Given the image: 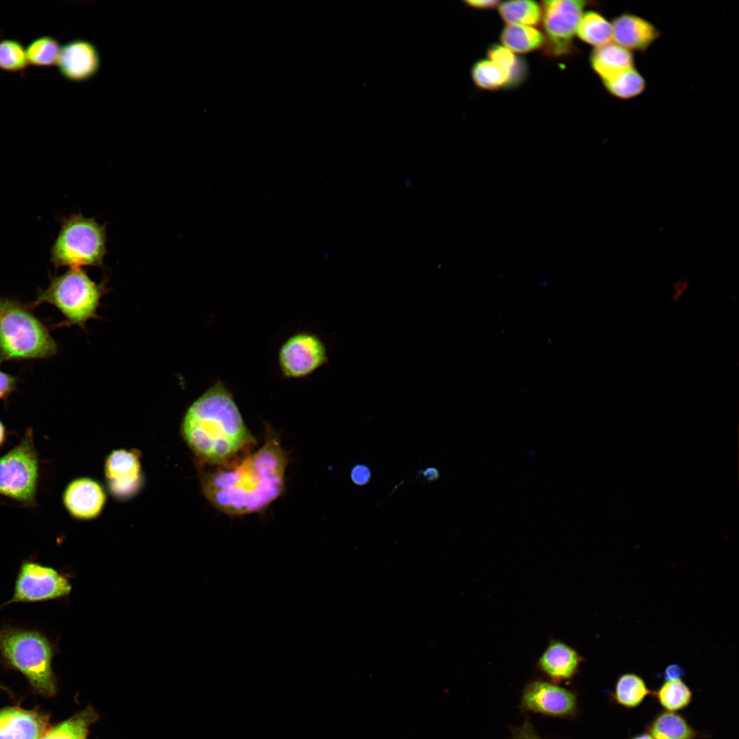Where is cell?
<instances>
[{"mask_svg": "<svg viewBox=\"0 0 739 739\" xmlns=\"http://www.w3.org/2000/svg\"><path fill=\"white\" fill-rule=\"evenodd\" d=\"M582 657L571 647L558 640L552 641L538 661V667L552 682L569 681L578 673Z\"/></svg>", "mask_w": 739, "mask_h": 739, "instance_id": "e0dca14e", "label": "cell"}, {"mask_svg": "<svg viewBox=\"0 0 739 739\" xmlns=\"http://www.w3.org/2000/svg\"><path fill=\"white\" fill-rule=\"evenodd\" d=\"M690 286V281L687 278L677 280L673 285V292L671 299L673 302H678L684 296Z\"/></svg>", "mask_w": 739, "mask_h": 739, "instance_id": "836d02e7", "label": "cell"}, {"mask_svg": "<svg viewBox=\"0 0 739 739\" xmlns=\"http://www.w3.org/2000/svg\"><path fill=\"white\" fill-rule=\"evenodd\" d=\"M418 476H422L426 482H432L439 478L440 474L437 468L428 467L420 470L418 473Z\"/></svg>", "mask_w": 739, "mask_h": 739, "instance_id": "8d00e7d4", "label": "cell"}, {"mask_svg": "<svg viewBox=\"0 0 739 739\" xmlns=\"http://www.w3.org/2000/svg\"><path fill=\"white\" fill-rule=\"evenodd\" d=\"M104 474L109 493L120 501L134 497L144 486L140 454L136 450H112L105 458Z\"/></svg>", "mask_w": 739, "mask_h": 739, "instance_id": "8fae6325", "label": "cell"}, {"mask_svg": "<svg viewBox=\"0 0 739 739\" xmlns=\"http://www.w3.org/2000/svg\"><path fill=\"white\" fill-rule=\"evenodd\" d=\"M576 34L582 41L597 48L611 42V21L600 12L589 10L583 14Z\"/></svg>", "mask_w": 739, "mask_h": 739, "instance_id": "603a6c76", "label": "cell"}, {"mask_svg": "<svg viewBox=\"0 0 739 739\" xmlns=\"http://www.w3.org/2000/svg\"><path fill=\"white\" fill-rule=\"evenodd\" d=\"M502 18L508 24L536 25L541 21V7L534 1H510L498 5Z\"/></svg>", "mask_w": 739, "mask_h": 739, "instance_id": "4316f807", "label": "cell"}, {"mask_svg": "<svg viewBox=\"0 0 739 739\" xmlns=\"http://www.w3.org/2000/svg\"><path fill=\"white\" fill-rule=\"evenodd\" d=\"M630 739H653V737L647 731L638 734L630 738Z\"/></svg>", "mask_w": 739, "mask_h": 739, "instance_id": "74e56055", "label": "cell"}, {"mask_svg": "<svg viewBox=\"0 0 739 739\" xmlns=\"http://www.w3.org/2000/svg\"><path fill=\"white\" fill-rule=\"evenodd\" d=\"M98 718L91 707L48 729L41 739H86L89 727Z\"/></svg>", "mask_w": 739, "mask_h": 739, "instance_id": "cb8c5ba5", "label": "cell"}, {"mask_svg": "<svg viewBox=\"0 0 739 739\" xmlns=\"http://www.w3.org/2000/svg\"><path fill=\"white\" fill-rule=\"evenodd\" d=\"M54 645L36 630L5 626L0 630V656L9 666L21 673L40 694L56 691L52 669Z\"/></svg>", "mask_w": 739, "mask_h": 739, "instance_id": "3957f363", "label": "cell"}, {"mask_svg": "<svg viewBox=\"0 0 739 739\" xmlns=\"http://www.w3.org/2000/svg\"><path fill=\"white\" fill-rule=\"evenodd\" d=\"M513 739H541L536 734L530 722L526 721L515 730Z\"/></svg>", "mask_w": 739, "mask_h": 739, "instance_id": "d6a6232c", "label": "cell"}, {"mask_svg": "<svg viewBox=\"0 0 739 739\" xmlns=\"http://www.w3.org/2000/svg\"><path fill=\"white\" fill-rule=\"evenodd\" d=\"M685 674L683 667L679 664H673L668 666L664 671L665 681L681 679Z\"/></svg>", "mask_w": 739, "mask_h": 739, "instance_id": "e575fe53", "label": "cell"}, {"mask_svg": "<svg viewBox=\"0 0 739 739\" xmlns=\"http://www.w3.org/2000/svg\"><path fill=\"white\" fill-rule=\"evenodd\" d=\"M67 578L40 563L23 561L16 578L12 598L0 608L13 603H34L64 597L71 591Z\"/></svg>", "mask_w": 739, "mask_h": 739, "instance_id": "9c48e42d", "label": "cell"}, {"mask_svg": "<svg viewBox=\"0 0 739 739\" xmlns=\"http://www.w3.org/2000/svg\"><path fill=\"white\" fill-rule=\"evenodd\" d=\"M185 443L198 460L209 465L233 461L255 444L233 395L218 380L187 409L181 425Z\"/></svg>", "mask_w": 739, "mask_h": 739, "instance_id": "7a4b0ae2", "label": "cell"}, {"mask_svg": "<svg viewBox=\"0 0 739 739\" xmlns=\"http://www.w3.org/2000/svg\"><path fill=\"white\" fill-rule=\"evenodd\" d=\"M29 65L26 49L18 40H0V69L6 72L18 73L25 70Z\"/></svg>", "mask_w": 739, "mask_h": 739, "instance_id": "f546056e", "label": "cell"}, {"mask_svg": "<svg viewBox=\"0 0 739 739\" xmlns=\"http://www.w3.org/2000/svg\"><path fill=\"white\" fill-rule=\"evenodd\" d=\"M463 3L467 7L474 8V9H478V10L492 9V8H494L495 7H498V5L500 3V2L499 1H495V0H491V1H489V0H487V1H484V0H482V1H478V0H477V1H471V0H468V1H463Z\"/></svg>", "mask_w": 739, "mask_h": 739, "instance_id": "d590c367", "label": "cell"}, {"mask_svg": "<svg viewBox=\"0 0 739 739\" xmlns=\"http://www.w3.org/2000/svg\"><path fill=\"white\" fill-rule=\"evenodd\" d=\"M471 77L480 89L495 90L509 86L508 74L489 59L478 60L473 64Z\"/></svg>", "mask_w": 739, "mask_h": 739, "instance_id": "83f0119b", "label": "cell"}, {"mask_svg": "<svg viewBox=\"0 0 739 739\" xmlns=\"http://www.w3.org/2000/svg\"><path fill=\"white\" fill-rule=\"evenodd\" d=\"M38 478V453L28 428L20 442L0 458V495L34 506Z\"/></svg>", "mask_w": 739, "mask_h": 739, "instance_id": "52a82bcc", "label": "cell"}, {"mask_svg": "<svg viewBox=\"0 0 739 739\" xmlns=\"http://www.w3.org/2000/svg\"><path fill=\"white\" fill-rule=\"evenodd\" d=\"M651 695L666 711L670 712L685 709L693 697L692 691L682 679L665 681Z\"/></svg>", "mask_w": 739, "mask_h": 739, "instance_id": "484cf974", "label": "cell"}, {"mask_svg": "<svg viewBox=\"0 0 739 739\" xmlns=\"http://www.w3.org/2000/svg\"><path fill=\"white\" fill-rule=\"evenodd\" d=\"M57 345L48 329L22 303L0 298V356L5 360L51 356Z\"/></svg>", "mask_w": 739, "mask_h": 739, "instance_id": "277c9868", "label": "cell"}, {"mask_svg": "<svg viewBox=\"0 0 739 739\" xmlns=\"http://www.w3.org/2000/svg\"><path fill=\"white\" fill-rule=\"evenodd\" d=\"M651 693L642 677L627 673L619 677L611 697L616 704L626 709H633L639 706Z\"/></svg>", "mask_w": 739, "mask_h": 739, "instance_id": "44dd1931", "label": "cell"}, {"mask_svg": "<svg viewBox=\"0 0 739 739\" xmlns=\"http://www.w3.org/2000/svg\"><path fill=\"white\" fill-rule=\"evenodd\" d=\"M268 430L265 443L256 452L202 472L205 497L223 513L237 516L261 512L283 493L287 459L278 437Z\"/></svg>", "mask_w": 739, "mask_h": 739, "instance_id": "6da1fadb", "label": "cell"}, {"mask_svg": "<svg viewBox=\"0 0 739 739\" xmlns=\"http://www.w3.org/2000/svg\"><path fill=\"white\" fill-rule=\"evenodd\" d=\"M61 48L58 41L51 36L38 37L25 49L28 63L37 67L54 66L57 63Z\"/></svg>", "mask_w": 739, "mask_h": 739, "instance_id": "f1b7e54d", "label": "cell"}, {"mask_svg": "<svg viewBox=\"0 0 739 739\" xmlns=\"http://www.w3.org/2000/svg\"><path fill=\"white\" fill-rule=\"evenodd\" d=\"M612 40L629 51L645 53L660 36L657 26L645 18L625 12L611 21Z\"/></svg>", "mask_w": 739, "mask_h": 739, "instance_id": "9a60e30c", "label": "cell"}, {"mask_svg": "<svg viewBox=\"0 0 739 739\" xmlns=\"http://www.w3.org/2000/svg\"><path fill=\"white\" fill-rule=\"evenodd\" d=\"M653 739H696L701 733L680 713L661 711L646 726Z\"/></svg>", "mask_w": 739, "mask_h": 739, "instance_id": "d6986e66", "label": "cell"}, {"mask_svg": "<svg viewBox=\"0 0 739 739\" xmlns=\"http://www.w3.org/2000/svg\"><path fill=\"white\" fill-rule=\"evenodd\" d=\"M372 478L370 468L363 463L354 465L350 470V480L357 486H364L370 482Z\"/></svg>", "mask_w": 739, "mask_h": 739, "instance_id": "4dcf8cb0", "label": "cell"}, {"mask_svg": "<svg viewBox=\"0 0 739 739\" xmlns=\"http://www.w3.org/2000/svg\"><path fill=\"white\" fill-rule=\"evenodd\" d=\"M634 60L633 53L614 42L594 48L589 58L592 70L601 81L635 66Z\"/></svg>", "mask_w": 739, "mask_h": 739, "instance_id": "ac0fdd59", "label": "cell"}, {"mask_svg": "<svg viewBox=\"0 0 739 739\" xmlns=\"http://www.w3.org/2000/svg\"><path fill=\"white\" fill-rule=\"evenodd\" d=\"M5 439V430L2 422L0 421V447L3 444Z\"/></svg>", "mask_w": 739, "mask_h": 739, "instance_id": "f35d334b", "label": "cell"}, {"mask_svg": "<svg viewBox=\"0 0 739 739\" xmlns=\"http://www.w3.org/2000/svg\"><path fill=\"white\" fill-rule=\"evenodd\" d=\"M601 82L610 95L620 100L634 99L647 89V81L636 66L625 70Z\"/></svg>", "mask_w": 739, "mask_h": 739, "instance_id": "7402d4cb", "label": "cell"}, {"mask_svg": "<svg viewBox=\"0 0 739 739\" xmlns=\"http://www.w3.org/2000/svg\"><path fill=\"white\" fill-rule=\"evenodd\" d=\"M278 361L283 376L303 378L327 362L326 348L317 335L307 331L297 333L282 344Z\"/></svg>", "mask_w": 739, "mask_h": 739, "instance_id": "30bf717a", "label": "cell"}, {"mask_svg": "<svg viewBox=\"0 0 739 739\" xmlns=\"http://www.w3.org/2000/svg\"><path fill=\"white\" fill-rule=\"evenodd\" d=\"M504 47L517 53H528L544 47L545 38L537 29L528 25L508 24L500 34Z\"/></svg>", "mask_w": 739, "mask_h": 739, "instance_id": "ffe728a7", "label": "cell"}, {"mask_svg": "<svg viewBox=\"0 0 739 739\" xmlns=\"http://www.w3.org/2000/svg\"><path fill=\"white\" fill-rule=\"evenodd\" d=\"M57 65L62 77L70 81L82 82L98 73L101 57L94 44L75 39L62 47Z\"/></svg>", "mask_w": 739, "mask_h": 739, "instance_id": "5bb4252c", "label": "cell"}, {"mask_svg": "<svg viewBox=\"0 0 739 739\" xmlns=\"http://www.w3.org/2000/svg\"><path fill=\"white\" fill-rule=\"evenodd\" d=\"M42 712L17 706L0 708V739H41L49 729Z\"/></svg>", "mask_w": 739, "mask_h": 739, "instance_id": "2e32d148", "label": "cell"}, {"mask_svg": "<svg viewBox=\"0 0 739 739\" xmlns=\"http://www.w3.org/2000/svg\"><path fill=\"white\" fill-rule=\"evenodd\" d=\"M107 501L103 485L90 477H79L64 489L62 502L68 513L79 520H92L102 513Z\"/></svg>", "mask_w": 739, "mask_h": 739, "instance_id": "4fadbf2b", "label": "cell"}, {"mask_svg": "<svg viewBox=\"0 0 739 739\" xmlns=\"http://www.w3.org/2000/svg\"><path fill=\"white\" fill-rule=\"evenodd\" d=\"M588 1L552 0L542 2L541 21L547 53L554 57L569 54L573 38Z\"/></svg>", "mask_w": 739, "mask_h": 739, "instance_id": "ba28073f", "label": "cell"}, {"mask_svg": "<svg viewBox=\"0 0 739 739\" xmlns=\"http://www.w3.org/2000/svg\"><path fill=\"white\" fill-rule=\"evenodd\" d=\"M107 290L105 281L96 283L81 268H70L53 277L31 307L50 303L64 316L63 325H77L84 328L88 320L98 317L101 300Z\"/></svg>", "mask_w": 739, "mask_h": 739, "instance_id": "5b68a950", "label": "cell"}, {"mask_svg": "<svg viewBox=\"0 0 739 739\" xmlns=\"http://www.w3.org/2000/svg\"><path fill=\"white\" fill-rule=\"evenodd\" d=\"M487 57L508 74V88H515L526 79L528 74L526 61L504 46L497 44L491 45L487 49Z\"/></svg>", "mask_w": 739, "mask_h": 739, "instance_id": "d4e9b609", "label": "cell"}, {"mask_svg": "<svg viewBox=\"0 0 739 739\" xmlns=\"http://www.w3.org/2000/svg\"><path fill=\"white\" fill-rule=\"evenodd\" d=\"M105 225L80 213L64 219L51 251L54 265L101 266L107 252Z\"/></svg>", "mask_w": 739, "mask_h": 739, "instance_id": "8992f818", "label": "cell"}, {"mask_svg": "<svg viewBox=\"0 0 739 739\" xmlns=\"http://www.w3.org/2000/svg\"><path fill=\"white\" fill-rule=\"evenodd\" d=\"M521 708L547 716L569 717L575 715L578 700L575 694L566 688L544 681H534L523 690Z\"/></svg>", "mask_w": 739, "mask_h": 739, "instance_id": "7c38bea8", "label": "cell"}, {"mask_svg": "<svg viewBox=\"0 0 739 739\" xmlns=\"http://www.w3.org/2000/svg\"><path fill=\"white\" fill-rule=\"evenodd\" d=\"M16 385L14 377L0 371V399H6L14 390Z\"/></svg>", "mask_w": 739, "mask_h": 739, "instance_id": "1f68e13d", "label": "cell"}]
</instances>
